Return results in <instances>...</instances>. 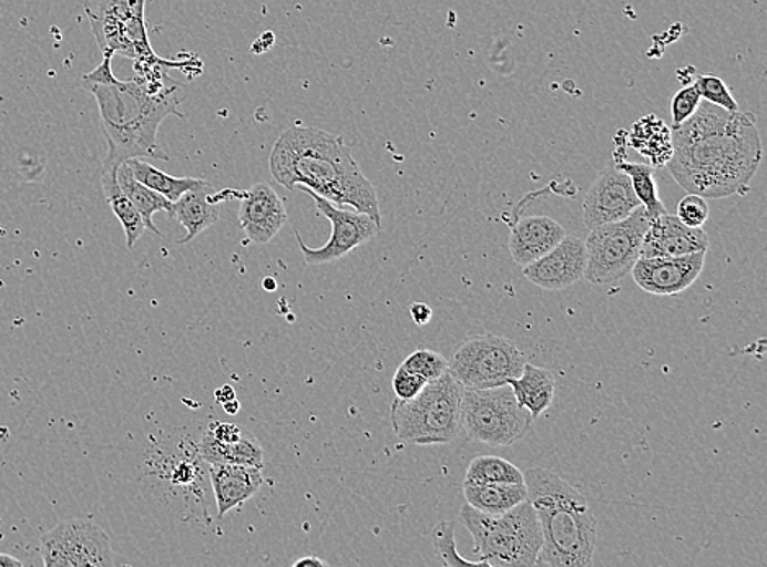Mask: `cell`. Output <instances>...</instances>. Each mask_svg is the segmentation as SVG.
Segmentation results:
<instances>
[{"label": "cell", "mask_w": 767, "mask_h": 567, "mask_svg": "<svg viewBox=\"0 0 767 567\" xmlns=\"http://www.w3.org/2000/svg\"><path fill=\"white\" fill-rule=\"evenodd\" d=\"M671 132L674 153L667 167L684 190L705 200L748 192L763 161L753 113L702 101L694 115Z\"/></svg>", "instance_id": "1"}, {"label": "cell", "mask_w": 767, "mask_h": 567, "mask_svg": "<svg viewBox=\"0 0 767 567\" xmlns=\"http://www.w3.org/2000/svg\"><path fill=\"white\" fill-rule=\"evenodd\" d=\"M268 168L272 178L287 190L306 187L334 205L366 213L380 226L384 221L374 184L337 134L315 126H292L272 147Z\"/></svg>", "instance_id": "2"}, {"label": "cell", "mask_w": 767, "mask_h": 567, "mask_svg": "<svg viewBox=\"0 0 767 567\" xmlns=\"http://www.w3.org/2000/svg\"><path fill=\"white\" fill-rule=\"evenodd\" d=\"M85 91L98 101L103 134L109 143L103 167L116 168L134 157L167 161V154L157 143L161 123L167 116L184 118L178 112L182 99L177 87L154 94L137 78L106 84L82 82Z\"/></svg>", "instance_id": "3"}, {"label": "cell", "mask_w": 767, "mask_h": 567, "mask_svg": "<svg viewBox=\"0 0 767 567\" xmlns=\"http://www.w3.org/2000/svg\"><path fill=\"white\" fill-rule=\"evenodd\" d=\"M524 483L542 528L536 566H593L597 520L586 497L545 467L525 471Z\"/></svg>", "instance_id": "4"}, {"label": "cell", "mask_w": 767, "mask_h": 567, "mask_svg": "<svg viewBox=\"0 0 767 567\" xmlns=\"http://www.w3.org/2000/svg\"><path fill=\"white\" fill-rule=\"evenodd\" d=\"M460 520L473 536V553L484 567L536 566L543 536L531 502L501 515L484 514L466 502Z\"/></svg>", "instance_id": "5"}, {"label": "cell", "mask_w": 767, "mask_h": 567, "mask_svg": "<svg viewBox=\"0 0 767 567\" xmlns=\"http://www.w3.org/2000/svg\"><path fill=\"white\" fill-rule=\"evenodd\" d=\"M462 384L447 371L428 381L425 390L412 400H395L391 404V427L395 435L412 445H443L453 442L460 429Z\"/></svg>", "instance_id": "6"}, {"label": "cell", "mask_w": 767, "mask_h": 567, "mask_svg": "<svg viewBox=\"0 0 767 567\" xmlns=\"http://www.w3.org/2000/svg\"><path fill=\"white\" fill-rule=\"evenodd\" d=\"M532 421L531 412L519 404L509 384L487 390L463 388L460 425L474 442L512 445L528 434Z\"/></svg>", "instance_id": "7"}, {"label": "cell", "mask_w": 767, "mask_h": 567, "mask_svg": "<svg viewBox=\"0 0 767 567\" xmlns=\"http://www.w3.org/2000/svg\"><path fill=\"white\" fill-rule=\"evenodd\" d=\"M648 213L638 206L622 221L607 223L591 229L586 246V271L590 284L607 287L624 280L642 252L643 237L648 229Z\"/></svg>", "instance_id": "8"}, {"label": "cell", "mask_w": 767, "mask_h": 567, "mask_svg": "<svg viewBox=\"0 0 767 567\" xmlns=\"http://www.w3.org/2000/svg\"><path fill=\"white\" fill-rule=\"evenodd\" d=\"M524 355L512 340L497 334L470 337L449 360V373L463 388L504 386L524 370Z\"/></svg>", "instance_id": "9"}, {"label": "cell", "mask_w": 767, "mask_h": 567, "mask_svg": "<svg viewBox=\"0 0 767 567\" xmlns=\"http://www.w3.org/2000/svg\"><path fill=\"white\" fill-rule=\"evenodd\" d=\"M40 553L47 567L115 566V553L109 535L92 522H61L41 536Z\"/></svg>", "instance_id": "10"}, {"label": "cell", "mask_w": 767, "mask_h": 567, "mask_svg": "<svg viewBox=\"0 0 767 567\" xmlns=\"http://www.w3.org/2000/svg\"><path fill=\"white\" fill-rule=\"evenodd\" d=\"M300 188L313 198L316 212L329 219L333 228V236L329 237L328 244L318 247V249L305 246L300 233H295L298 247H300L305 262L308 266H326V264L336 262V260L342 259L347 254L352 252L357 247L375 239L377 234L380 233L381 226L366 213L347 212V209L337 208V205L319 197L318 194L309 190V188Z\"/></svg>", "instance_id": "11"}, {"label": "cell", "mask_w": 767, "mask_h": 567, "mask_svg": "<svg viewBox=\"0 0 767 567\" xmlns=\"http://www.w3.org/2000/svg\"><path fill=\"white\" fill-rule=\"evenodd\" d=\"M642 206L631 178L617 166L605 167L591 185L583 202V221L590 229L622 221Z\"/></svg>", "instance_id": "12"}, {"label": "cell", "mask_w": 767, "mask_h": 567, "mask_svg": "<svg viewBox=\"0 0 767 567\" xmlns=\"http://www.w3.org/2000/svg\"><path fill=\"white\" fill-rule=\"evenodd\" d=\"M705 254L694 252L683 257H640L632 268V277L646 293L673 297L693 287L705 266Z\"/></svg>", "instance_id": "13"}, {"label": "cell", "mask_w": 767, "mask_h": 567, "mask_svg": "<svg viewBox=\"0 0 767 567\" xmlns=\"http://www.w3.org/2000/svg\"><path fill=\"white\" fill-rule=\"evenodd\" d=\"M586 271V246L580 237L565 236L550 252L522 267L531 284L546 291H562L583 280Z\"/></svg>", "instance_id": "14"}, {"label": "cell", "mask_w": 767, "mask_h": 567, "mask_svg": "<svg viewBox=\"0 0 767 567\" xmlns=\"http://www.w3.org/2000/svg\"><path fill=\"white\" fill-rule=\"evenodd\" d=\"M239 225L247 240L256 246L270 243L280 229L287 225L288 213L284 200L275 194L266 182L254 184L247 190L239 192Z\"/></svg>", "instance_id": "15"}, {"label": "cell", "mask_w": 767, "mask_h": 567, "mask_svg": "<svg viewBox=\"0 0 767 567\" xmlns=\"http://www.w3.org/2000/svg\"><path fill=\"white\" fill-rule=\"evenodd\" d=\"M143 0H85V16L103 54L132 58V44L126 40V22Z\"/></svg>", "instance_id": "16"}, {"label": "cell", "mask_w": 767, "mask_h": 567, "mask_svg": "<svg viewBox=\"0 0 767 567\" xmlns=\"http://www.w3.org/2000/svg\"><path fill=\"white\" fill-rule=\"evenodd\" d=\"M708 236L702 228H689L677 216L663 215L653 219L643 237L640 257H683L707 252Z\"/></svg>", "instance_id": "17"}, {"label": "cell", "mask_w": 767, "mask_h": 567, "mask_svg": "<svg viewBox=\"0 0 767 567\" xmlns=\"http://www.w3.org/2000/svg\"><path fill=\"white\" fill-rule=\"evenodd\" d=\"M566 236L565 228L545 215L521 218L511 228L509 250L519 267L529 266L553 249Z\"/></svg>", "instance_id": "18"}, {"label": "cell", "mask_w": 767, "mask_h": 567, "mask_svg": "<svg viewBox=\"0 0 767 567\" xmlns=\"http://www.w3.org/2000/svg\"><path fill=\"white\" fill-rule=\"evenodd\" d=\"M208 471L219 518L253 499L264 483L263 467L222 463L209 465Z\"/></svg>", "instance_id": "19"}, {"label": "cell", "mask_w": 767, "mask_h": 567, "mask_svg": "<svg viewBox=\"0 0 767 567\" xmlns=\"http://www.w3.org/2000/svg\"><path fill=\"white\" fill-rule=\"evenodd\" d=\"M628 144L653 168L667 166L673 157V132L669 126L656 115H646L636 120L632 132L628 133Z\"/></svg>", "instance_id": "20"}, {"label": "cell", "mask_w": 767, "mask_h": 567, "mask_svg": "<svg viewBox=\"0 0 767 567\" xmlns=\"http://www.w3.org/2000/svg\"><path fill=\"white\" fill-rule=\"evenodd\" d=\"M209 187L187 192L177 202L172 203L168 216L177 219L185 229L187 236L177 240L178 244H187L201 236L206 229L219 221V208L216 203L209 200Z\"/></svg>", "instance_id": "21"}, {"label": "cell", "mask_w": 767, "mask_h": 567, "mask_svg": "<svg viewBox=\"0 0 767 567\" xmlns=\"http://www.w3.org/2000/svg\"><path fill=\"white\" fill-rule=\"evenodd\" d=\"M515 400L531 412L532 417L542 415L555 398V377L552 371L525 363L519 378L508 381Z\"/></svg>", "instance_id": "22"}, {"label": "cell", "mask_w": 767, "mask_h": 567, "mask_svg": "<svg viewBox=\"0 0 767 567\" xmlns=\"http://www.w3.org/2000/svg\"><path fill=\"white\" fill-rule=\"evenodd\" d=\"M468 505L490 515H501L528 501L525 483H463Z\"/></svg>", "instance_id": "23"}, {"label": "cell", "mask_w": 767, "mask_h": 567, "mask_svg": "<svg viewBox=\"0 0 767 567\" xmlns=\"http://www.w3.org/2000/svg\"><path fill=\"white\" fill-rule=\"evenodd\" d=\"M201 456L208 465L234 463V465L264 467L263 446L256 435L250 434L249 431H244L243 436L232 443L219 442L206 432L202 436Z\"/></svg>", "instance_id": "24"}, {"label": "cell", "mask_w": 767, "mask_h": 567, "mask_svg": "<svg viewBox=\"0 0 767 567\" xmlns=\"http://www.w3.org/2000/svg\"><path fill=\"white\" fill-rule=\"evenodd\" d=\"M116 171H119V167L102 168L103 195H105L106 203L112 208L113 215L116 216L120 225H122L123 231H125L126 247L133 249L136 240L146 231V226H144L143 219H141L140 213L134 208L133 203L130 202L125 192L120 187Z\"/></svg>", "instance_id": "25"}, {"label": "cell", "mask_w": 767, "mask_h": 567, "mask_svg": "<svg viewBox=\"0 0 767 567\" xmlns=\"http://www.w3.org/2000/svg\"><path fill=\"white\" fill-rule=\"evenodd\" d=\"M126 164L132 168L133 177L137 182L153 188L154 192L163 195L172 203L177 202L187 192L209 187L208 182L203 181V178L174 177V175H168L166 172L151 166L150 163H144V161H141V157L129 159Z\"/></svg>", "instance_id": "26"}, {"label": "cell", "mask_w": 767, "mask_h": 567, "mask_svg": "<svg viewBox=\"0 0 767 567\" xmlns=\"http://www.w3.org/2000/svg\"><path fill=\"white\" fill-rule=\"evenodd\" d=\"M116 178H119L120 187L125 192L126 197L133 203L134 208L140 213L141 219H143L146 229L151 233L157 234V236H163L160 229L154 226L153 216L157 212H171L172 202H168L166 197L154 192L153 188L146 187V185L137 182L133 177L132 168L129 164H120L119 171H116Z\"/></svg>", "instance_id": "27"}, {"label": "cell", "mask_w": 767, "mask_h": 567, "mask_svg": "<svg viewBox=\"0 0 767 567\" xmlns=\"http://www.w3.org/2000/svg\"><path fill=\"white\" fill-rule=\"evenodd\" d=\"M621 171L628 175L634 188L636 198L642 203L643 208L648 213L650 219L659 218L666 215V206L659 200L658 185L655 181V171L650 164L640 163H617L615 164Z\"/></svg>", "instance_id": "28"}, {"label": "cell", "mask_w": 767, "mask_h": 567, "mask_svg": "<svg viewBox=\"0 0 767 567\" xmlns=\"http://www.w3.org/2000/svg\"><path fill=\"white\" fill-rule=\"evenodd\" d=\"M466 481L470 483H524V473L500 456H477L468 466Z\"/></svg>", "instance_id": "29"}, {"label": "cell", "mask_w": 767, "mask_h": 567, "mask_svg": "<svg viewBox=\"0 0 767 567\" xmlns=\"http://www.w3.org/2000/svg\"><path fill=\"white\" fill-rule=\"evenodd\" d=\"M432 545H434L437 559H439L442 566L484 567L480 561H470V559L459 555L456 543V524L453 522L443 520L436 525L434 532H432Z\"/></svg>", "instance_id": "30"}, {"label": "cell", "mask_w": 767, "mask_h": 567, "mask_svg": "<svg viewBox=\"0 0 767 567\" xmlns=\"http://www.w3.org/2000/svg\"><path fill=\"white\" fill-rule=\"evenodd\" d=\"M401 365L428 381L437 380L449 371V360L431 349L416 350Z\"/></svg>", "instance_id": "31"}, {"label": "cell", "mask_w": 767, "mask_h": 567, "mask_svg": "<svg viewBox=\"0 0 767 567\" xmlns=\"http://www.w3.org/2000/svg\"><path fill=\"white\" fill-rule=\"evenodd\" d=\"M694 85L699 91L702 101L714 103V105L722 106V109L728 110V112L742 110L738 102L735 101L730 87L717 75H697Z\"/></svg>", "instance_id": "32"}, {"label": "cell", "mask_w": 767, "mask_h": 567, "mask_svg": "<svg viewBox=\"0 0 767 567\" xmlns=\"http://www.w3.org/2000/svg\"><path fill=\"white\" fill-rule=\"evenodd\" d=\"M676 216L681 223L689 226V228H702L710 216V208H708V203L704 197L689 194L677 205Z\"/></svg>", "instance_id": "33"}, {"label": "cell", "mask_w": 767, "mask_h": 567, "mask_svg": "<svg viewBox=\"0 0 767 567\" xmlns=\"http://www.w3.org/2000/svg\"><path fill=\"white\" fill-rule=\"evenodd\" d=\"M702 97L696 85H686L676 92L673 101H671V118H673V128L686 122L689 116L694 115L697 106L700 105Z\"/></svg>", "instance_id": "34"}, {"label": "cell", "mask_w": 767, "mask_h": 567, "mask_svg": "<svg viewBox=\"0 0 767 567\" xmlns=\"http://www.w3.org/2000/svg\"><path fill=\"white\" fill-rule=\"evenodd\" d=\"M428 380L419 377V374L412 373V371L406 370L405 367H400L393 377V391L397 394L398 400L408 401L412 398L418 396L422 390H425Z\"/></svg>", "instance_id": "35"}, {"label": "cell", "mask_w": 767, "mask_h": 567, "mask_svg": "<svg viewBox=\"0 0 767 567\" xmlns=\"http://www.w3.org/2000/svg\"><path fill=\"white\" fill-rule=\"evenodd\" d=\"M409 315H411L415 324L428 326L432 319V308L428 302H412Z\"/></svg>", "instance_id": "36"}, {"label": "cell", "mask_w": 767, "mask_h": 567, "mask_svg": "<svg viewBox=\"0 0 767 567\" xmlns=\"http://www.w3.org/2000/svg\"><path fill=\"white\" fill-rule=\"evenodd\" d=\"M328 563L323 561V559L316 558V556H306V558L298 559L294 563V567H328Z\"/></svg>", "instance_id": "37"}, {"label": "cell", "mask_w": 767, "mask_h": 567, "mask_svg": "<svg viewBox=\"0 0 767 567\" xmlns=\"http://www.w3.org/2000/svg\"><path fill=\"white\" fill-rule=\"evenodd\" d=\"M215 396L216 401L222 402V404L223 402L236 400V394H234V390L229 384H225L222 390L216 391Z\"/></svg>", "instance_id": "38"}, {"label": "cell", "mask_w": 767, "mask_h": 567, "mask_svg": "<svg viewBox=\"0 0 767 567\" xmlns=\"http://www.w3.org/2000/svg\"><path fill=\"white\" fill-rule=\"evenodd\" d=\"M12 567V566H22V561L20 559L13 558V556L6 555V553H0V567Z\"/></svg>", "instance_id": "39"}, {"label": "cell", "mask_w": 767, "mask_h": 567, "mask_svg": "<svg viewBox=\"0 0 767 567\" xmlns=\"http://www.w3.org/2000/svg\"><path fill=\"white\" fill-rule=\"evenodd\" d=\"M223 408H225V411L228 412V414H237V411L241 409L239 402L236 400H232L228 402H223Z\"/></svg>", "instance_id": "40"}, {"label": "cell", "mask_w": 767, "mask_h": 567, "mask_svg": "<svg viewBox=\"0 0 767 567\" xmlns=\"http://www.w3.org/2000/svg\"><path fill=\"white\" fill-rule=\"evenodd\" d=\"M264 288H267V290H274V288H275L274 278H267V280H264Z\"/></svg>", "instance_id": "41"}]
</instances>
